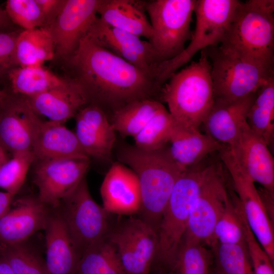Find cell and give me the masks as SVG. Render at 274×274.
I'll list each match as a JSON object with an SVG mask.
<instances>
[{
  "label": "cell",
  "mask_w": 274,
  "mask_h": 274,
  "mask_svg": "<svg viewBox=\"0 0 274 274\" xmlns=\"http://www.w3.org/2000/svg\"><path fill=\"white\" fill-rule=\"evenodd\" d=\"M65 62L71 72L70 77L82 87L89 102L104 111L112 113L136 100H159L161 89L154 77L99 46L87 35Z\"/></svg>",
  "instance_id": "obj_1"
},
{
  "label": "cell",
  "mask_w": 274,
  "mask_h": 274,
  "mask_svg": "<svg viewBox=\"0 0 274 274\" xmlns=\"http://www.w3.org/2000/svg\"><path fill=\"white\" fill-rule=\"evenodd\" d=\"M223 53L274 71V1H241L218 46Z\"/></svg>",
  "instance_id": "obj_2"
},
{
  "label": "cell",
  "mask_w": 274,
  "mask_h": 274,
  "mask_svg": "<svg viewBox=\"0 0 274 274\" xmlns=\"http://www.w3.org/2000/svg\"><path fill=\"white\" fill-rule=\"evenodd\" d=\"M117 157L138 178L141 196L140 218L157 232L173 189L184 169L173 159L168 144L154 151L125 146L119 150Z\"/></svg>",
  "instance_id": "obj_3"
},
{
  "label": "cell",
  "mask_w": 274,
  "mask_h": 274,
  "mask_svg": "<svg viewBox=\"0 0 274 274\" xmlns=\"http://www.w3.org/2000/svg\"><path fill=\"white\" fill-rule=\"evenodd\" d=\"M211 155L183 171L177 181L157 230L155 259L174 271L177 254L185 233L192 206L215 168L218 158Z\"/></svg>",
  "instance_id": "obj_4"
},
{
  "label": "cell",
  "mask_w": 274,
  "mask_h": 274,
  "mask_svg": "<svg viewBox=\"0 0 274 274\" xmlns=\"http://www.w3.org/2000/svg\"><path fill=\"white\" fill-rule=\"evenodd\" d=\"M211 71L203 49L197 61L173 74L163 85L159 100L167 104L176 123L193 128L202 124L214 101Z\"/></svg>",
  "instance_id": "obj_5"
},
{
  "label": "cell",
  "mask_w": 274,
  "mask_h": 274,
  "mask_svg": "<svg viewBox=\"0 0 274 274\" xmlns=\"http://www.w3.org/2000/svg\"><path fill=\"white\" fill-rule=\"evenodd\" d=\"M241 2L237 0H196V24L190 42L176 57L160 63L156 81L161 88L170 77L199 51L221 43Z\"/></svg>",
  "instance_id": "obj_6"
},
{
  "label": "cell",
  "mask_w": 274,
  "mask_h": 274,
  "mask_svg": "<svg viewBox=\"0 0 274 274\" xmlns=\"http://www.w3.org/2000/svg\"><path fill=\"white\" fill-rule=\"evenodd\" d=\"M196 0L145 1L152 35L149 41L161 63L172 59L185 49L190 40L192 16Z\"/></svg>",
  "instance_id": "obj_7"
},
{
  "label": "cell",
  "mask_w": 274,
  "mask_h": 274,
  "mask_svg": "<svg viewBox=\"0 0 274 274\" xmlns=\"http://www.w3.org/2000/svg\"><path fill=\"white\" fill-rule=\"evenodd\" d=\"M204 50L211 63L214 100L232 101L255 93L274 76V71L227 55L218 47Z\"/></svg>",
  "instance_id": "obj_8"
},
{
  "label": "cell",
  "mask_w": 274,
  "mask_h": 274,
  "mask_svg": "<svg viewBox=\"0 0 274 274\" xmlns=\"http://www.w3.org/2000/svg\"><path fill=\"white\" fill-rule=\"evenodd\" d=\"M57 208L80 257L110 231L109 213L92 198L85 177Z\"/></svg>",
  "instance_id": "obj_9"
},
{
  "label": "cell",
  "mask_w": 274,
  "mask_h": 274,
  "mask_svg": "<svg viewBox=\"0 0 274 274\" xmlns=\"http://www.w3.org/2000/svg\"><path fill=\"white\" fill-rule=\"evenodd\" d=\"M218 153L231 180L249 227L273 262L274 232L271 217L259 191L228 146L223 148Z\"/></svg>",
  "instance_id": "obj_10"
},
{
  "label": "cell",
  "mask_w": 274,
  "mask_h": 274,
  "mask_svg": "<svg viewBox=\"0 0 274 274\" xmlns=\"http://www.w3.org/2000/svg\"><path fill=\"white\" fill-rule=\"evenodd\" d=\"M224 167L219 158L192 206L183 240L208 245L216 224L232 194L228 191Z\"/></svg>",
  "instance_id": "obj_11"
},
{
  "label": "cell",
  "mask_w": 274,
  "mask_h": 274,
  "mask_svg": "<svg viewBox=\"0 0 274 274\" xmlns=\"http://www.w3.org/2000/svg\"><path fill=\"white\" fill-rule=\"evenodd\" d=\"M107 237L115 247L127 274H149L158 248L157 232L141 218L130 217Z\"/></svg>",
  "instance_id": "obj_12"
},
{
  "label": "cell",
  "mask_w": 274,
  "mask_h": 274,
  "mask_svg": "<svg viewBox=\"0 0 274 274\" xmlns=\"http://www.w3.org/2000/svg\"><path fill=\"white\" fill-rule=\"evenodd\" d=\"M101 0H65L48 29L55 46V59L65 62L96 20Z\"/></svg>",
  "instance_id": "obj_13"
},
{
  "label": "cell",
  "mask_w": 274,
  "mask_h": 274,
  "mask_svg": "<svg viewBox=\"0 0 274 274\" xmlns=\"http://www.w3.org/2000/svg\"><path fill=\"white\" fill-rule=\"evenodd\" d=\"M42 121L25 96L9 93L0 103V145L12 155L32 151Z\"/></svg>",
  "instance_id": "obj_14"
},
{
  "label": "cell",
  "mask_w": 274,
  "mask_h": 274,
  "mask_svg": "<svg viewBox=\"0 0 274 274\" xmlns=\"http://www.w3.org/2000/svg\"><path fill=\"white\" fill-rule=\"evenodd\" d=\"M89 159H63L40 161L34 175L38 198L50 208L59 207L85 177Z\"/></svg>",
  "instance_id": "obj_15"
},
{
  "label": "cell",
  "mask_w": 274,
  "mask_h": 274,
  "mask_svg": "<svg viewBox=\"0 0 274 274\" xmlns=\"http://www.w3.org/2000/svg\"><path fill=\"white\" fill-rule=\"evenodd\" d=\"M95 43L151 75L160 63L149 41L112 27L97 17L86 35Z\"/></svg>",
  "instance_id": "obj_16"
},
{
  "label": "cell",
  "mask_w": 274,
  "mask_h": 274,
  "mask_svg": "<svg viewBox=\"0 0 274 274\" xmlns=\"http://www.w3.org/2000/svg\"><path fill=\"white\" fill-rule=\"evenodd\" d=\"M228 147L252 181L260 184L265 192L274 196V160L265 141L247 124Z\"/></svg>",
  "instance_id": "obj_17"
},
{
  "label": "cell",
  "mask_w": 274,
  "mask_h": 274,
  "mask_svg": "<svg viewBox=\"0 0 274 274\" xmlns=\"http://www.w3.org/2000/svg\"><path fill=\"white\" fill-rule=\"evenodd\" d=\"M12 203L0 218V245L26 242L45 228L50 208L38 197H26Z\"/></svg>",
  "instance_id": "obj_18"
},
{
  "label": "cell",
  "mask_w": 274,
  "mask_h": 274,
  "mask_svg": "<svg viewBox=\"0 0 274 274\" xmlns=\"http://www.w3.org/2000/svg\"><path fill=\"white\" fill-rule=\"evenodd\" d=\"M75 118V133L85 152L89 157L109 160L116 141V131L106 112L91 104L81 109Z\"/></svg>",
  "instance_id": "obj_19"
},
{
  "label": "cell",
  "mask_w": 274,
  "mask_h": 274,
  "mask_svg": "<svg viewBox=\"0 0 274 274\" xmlns=\"http://www.w3.org/2000/svg\"><path fill=\"white\" fill-rule=\"evenodd\" d=\"M102 207L118 215L139 213L141 207L140 185L135 174L120 162L113 163L102 182Z\"/></svg>",
  "instance_id": "obj_20"
},
{
  "label": "cell",
  "mask_w": 274,
  "mask_h": 274,
  "mask_svg": "<svg viewBox=\"0 0 274 274\" xmlns=\"http://www.w3.org/2000/svg\"><path fill=\"white\" fill-rule=\"evenodd\" d=\"M44 230L48 274H74L81 257L57 208H50Z\"/></svg>",
  "instance_id": "obj_21"
},
{
  "label": "cell",
  "mask_w": 274,
  "mask_h": 274,
  "mask_svg": "<svg viewBox=\"0 0 274 274\" xmlns=\"http://www.w3.org/2000/svg\"><path fill=\"white\" fill-rule=\"evenodd\" d=\"M26 97L38 115L63 124L75 117L81 109L89 103L84 89L70 77L63 85Z\"/></svg>",
  "instance_id": "obj_22"
},
{
  "label": "cell",
  "mask_w": 274,
  "mask_h": 274,
  "mask_svg": "<svg viewBox=\"0 0 274 274\" xmlns=\"http://www.w3.org/2000/svg\"><path fill=\"white\" fill-rule=\"evenodd\" d=\"M256 93L232 101L214 100L202 124L206 133L218 142L231 146L248 124L247 115Z\"/></svg>",
  "instance_id": "obj_23"
},
{
  "label": "cell",
  "mask_w": 274,
  "mask_h": 274,
  "mask_svg": "<svg viewBox=\"0 0 274 274\" xmlns=\"http://www.w3.org/2000/svg\"><path fill=\"white\" fill-rule=\"evenodd\" d=\"M32 152L40 161L63 159H89L75 133L63 123L42 121L34 140Z\"/></svg>",
  "instance_id": "obj_24"
},
{
  "label": "cell",
  "mask_w": 274,
  "mask_h": 274,
  "mask_svg": "<svg viewBox=\"0 0 274 274\" xmlns=\"http://www.w3.org/2000/svg\"><path fill=\"white\" fill-rule=\"evenodd\" d=\"M168 144L172 156L184 170L218 153L225 146L208 134L201 132L199 128L186 127L175 122Z\"/></svg>",
  "instance_id": "obj_25"
},
{
  "label": "cell",
  "mask_w": 274,
  "mask_h": 274,
  "mask_svg": "<svg viewBox=\"0 0 274 274\" xmlns=\"http://www.w3.org/2000/svg\"><path fill=\"white\" fill-rule=\"evenodd\" d=\"M145 1L101 0L99 19L114 28L150 40L152 28L146 14Z\"/></svg>",
  "instance_id": "obj_26"
},
{
  "label": "cell",
  "mask_w": 274,
  "mask_h": 274,
  "mask_svg": "<svg viewBox=\"0 0 274 274\" xmlns=\"http://www.w3.org/2000/svg\"><path fill=\"white\" fill-rule=\"evenodd\" d=\"M70 77H60L42 66H17L8 73L6 84L13 94L32 96L63 85Z\"/></svg>",
  "instance_id": "obj_27"
},
{
  "label": "cell",
  "mask_w": 274,
  "mask_h": 274,
  "mask_svg": "<svg viewBox=\"0 0 274 274\" xmlns=\"http://www.w3.org/2000/svg\"><path fill=\"white\" fill-rule=\"evenodd\" d=\"M54 57L55 46L49 29L38 28L21 31L15 47L17 66H42Z\"/></svg>",
  "instance_id": "obj_28"
},
{
  "label": "cell",
  "mask_w": 274,
  "mask_h": 274,
  "mask_svg": "<svg viewBox=\"0 0 274 274\" xmlns=\"http://www.w3.org/2000/svg\"><path fill=\"white\" fill-rule=\"evenodd\" d=\"M163 106L153 99L132 101L113 112L110 122L122 136L134 138Z\"/></svg>",
  "instance_id": "obj_29"
},
{
  "label": "cell",
  "mask_w": 274,
  "mask_h": 274,
  "mask_svg": "<svg viewBox=\"0 0 274 274\" xmlns=\"http://www.w3.org/2000/svg\"><path fill=\"white\" fill-rule=\"evenodd\" d=\"M274 76L257 91L247 115L250 128L270 145L274 136Z\"/></svg>",
  "instance_id": "obj_30"
},
{
  "label": "cell",
  "mask_w": 274,
  "mask_h": 274,
  "mask_svg": "<svg viewBox=\"0 0 274 274\" xmlns=\"http://www.w3.org/2000/svg\"><path fill=\"white\" fill-rule=\"evenodd\" d=\"M74 274H127L107 235L82 255Z\"/></svg>",
  "instance_id": "obj_31"
},
{
  "label": "cell",
  "mask_w": 274,
  "mask_h": 274,
  "mask_svg": "<svg viewBox=\"0 0 274 274\" xmlns=\"http://www.w3.org/2000/svg\"><path fill=\"white\" fill-rule=\"evenodd\" d=\"M214 274H254L246 242L241 244L216 243L210 247Z\"/></svg>",
  "instance_id": "obj_32"
},
{
  "label": "cell",
  "mask_w": 274,
  "mask_h": 274,
  "mask_svg": "<svg viewBox=\"0 0 274 274\" xmlns=\"http://www.w3.org/2000/svg\"><path fill=\"white\" fill-rule=\"evenodd\" d=\"M245 243L241 216V204L232 193L227 207L217 222L208 242L209 247L216 243L241 244Z\"/></svg>",
  "instance_id": "obj_33"
},
{
  "label": "cell",
  "mask_w": 274,
  "mask_h": 274,
  "mask_svg": "<svg viewBox=\"0 0 274 274\" xmlns=\"http://www.w3.org/2000/svg\"><path fill=\"white\" fill-rule=\"evenodd\" d=\"M174 120L163 106L133 138L134 146L145 151H154L168 144Z\"/></svg>",
  "instance_id": "obj_34"
},
{
  "label": "cell",
  "mask_w": 274,
  "mask_h": 274,
  "mask_svg": "<svg viewBox=\"0 0 274 274\" xmlns=\"http://www.w3.org/2000/svg\"><path fill=\"white\" fill-rule=\"evenodd\" d=\"M213 261L212 250L205 245L183 240L173 272L176 274H209Z\"/></svg>",
  "instance_id": "obj_35"
},
{
  "label": "cell",
  "mask_w": 274,
  "mask_h": 274,
  "mask_svg": "<svg viewBox=\"0 0 274 274\" xmlns=\"http://www.w3.org/2000/svg\"><path fill=\"white\" fill-rule=\"evenodd\" d=\"M26 242L0 245V254L8 261L14 274H48L45 260Z\"/></svg>",
  "instance_id": "obj_36"
},
{
  "label": "cell",
  "mask_w": 274,
  "mask_h": 274,
  "mask_svg": "<svg viewBox=\"0 0 274 274\" xmlns=\"http://www.w3.org/2000/svg\"><path fill=\"white\" fill-rule=\"evenodd\" d=\"M35 159L32 151L12 155L0 167V188L15 195L22 186Z\"/></svg>",
  "instance_id": "obj_37"
},
{
  "label": "cell",
  "mask_w": 274,
  "mask_h": 274,
  "mask_svg": "<svg viewBox=\"0 0 274 274\" xmlns=\"http://www.w3.org/2000/svg\"><path fill=\"white\" fill-rule=\"evenodd\" d=\"M9 18L22 30L46 28V22L36 0H7L4 7Z\"/></svg>",
  "instance_id": "obj_38"
},
{
  "label": "cell",
  "mask_w": 274,
  "mask_h": 274,
  "mask_svg": "<svg viewBox=\"0 0 274 274\" xmlns=\"http://www.w3.org/2000/svg\"><path fill=\"white\" fill-rule=\"evenodd\" d=\"M241 216L245 240L254 274H274L273 263L249 227L242 208Z\"/></svg>",
  "instance_id": "obj_39"
},
{
  "label": "cell",
  "mask_w": 274,
  "mask_h": 274,
  "mask_svg": "<svg viewBox=\"0 0 274 274\" xmlns=\"http://www.w3.org/2000/svg\"><path fill=\"white\" fill-rule=\"evenodd\" d=\"M22 29L19 28L0 31V86L6 84L8 72L17 67L15 47L18 36Z\"/></svg>",
  "instance_id": "obj_40"
},
{
  "label": "cell",
  "mask_w": 274,
  "mask_h": 274,
  "mask_svg": "<svg viewBox=\"0 0 274 274\" xmlns=\"http://www.w3.org/2000/svg\"><path fill=\"white\" fill-rule=\"evenodd\" d=\"M65 0H36L44 16L46 28L55 21Z\"/></svg>",
  "instance_id": "obj_41"
},
{
  "label": "cell",
  "mask_w": 274,
  "mask_h": 274,
  "mask_svg": "<svg viewBox=\"0 0 274 274\" xmlns=\"http://www.w3.org/2000/svg\"><path fill=\"white\" fill-rule=\"evenodd\" d=\"M15 195L0 191V218L8 211Z\"/></svg>",
  "instance_id": "obj_42"
},
{
  "label": "cell",
  "mask_w": 274,
  "mask_h": 274,
  "mask_svg": "<svg viewBox=\"0 0 274 274\" xmlns=\"http://www.w3.org/2000/svg\"><path fill=\"white\" fill-rule=\"evenodd\" d=\"M19 28L11 21L4 8L0 5V31H7Z\"/></svg>",
  "instance_id": "obj_43"
},
{
  "label": "cell",
  "mask_w": 274,
  "mask_h": 274,
  "mask_svg": "<svg viewBox=\"0 0 274 274\" xmlns=\"http://www.w3.org/2000/svg\"><path fill=\"white\" fill-rule=\"evenodd\" d=\"M0 274H14L6 259L0 254Z\"/></svg>",
  "instance_id": "obj_44"
},
{
  "label": "cell",
  "mask_w": 274,
  "mask_h": 274,
  "mask_svg": "<svg viewBox=\"0 0 274 274\" xmlns=\"http://www.w3.org/2000/svg\"><path fill=\"white\" fill-rule=\"evenodd\" d=\"M8 153L9 152L0 145V167L9 159Z\"/></svg>",
  "instance_id": "obj_45"
},
{
  "label": "cell",
  "mask_w": 274,
  "mask_h": 274,
  "mask_svg": "<svg viewBox=\"0 0 274 274\" xmlns=\"http://www.w3.org/2000/svg\"><path fill=\"white\" fill-rule=\"evenodd\" d=\"M9 92L6 88L0 86V103L9 95Z\"/></svg>",
  "instance_id": "obj_46"
},
{
  "label": "cell",
  "mask_w": 274,
  "mask_h": 274,
  "mask_svg": "<svg viewBox=\"0 0 274 274\" xmlns=\"http://www.w3.org/2000/svg\"><path fill=\"white\" fill-rule=\"evenodd\" d=\"M164 274H176V273L175 272H174L171 271L169 273H164Z\"/></svg>",
  "instance_id": "obj_47"
},
{
  "label": "cell",
  "mask_w": 274,
  "mask_h": 274,
  "mask_svg": "<svg viewBox=\"0 0 274 274\" xmlns=\"http://www.w3.org/2000/svg\"><path fill=\"white\" fill-rule=\"evenodd\" d=\"M209 274H214V272H213V270H212V269H211Z\"/></svg>",
  "instance_id": "obj_48"
}]
</instances>
